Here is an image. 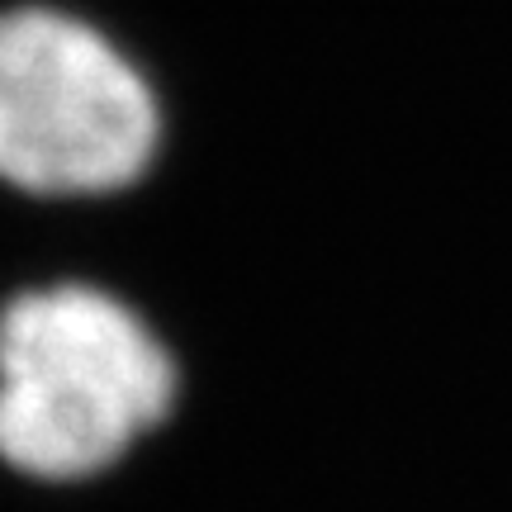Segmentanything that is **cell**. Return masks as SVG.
Segmentation results:
<instances>
[{
    "mask_svg": "<svg viewBox=\"0 0 512 512\" xmlns=\"http://www.w3.org/2000/svg\"><path fill=\"white\" fill-rule=\"evenodd\" d=\"M185 408L162 323L105 280L62 275L0 304V465L48 489L114 475Z\"/></svg>",
    "mask_w": 512,
    "mask_h": 512,
    "instance_id": "obj_1",
    "label": "cell"
},
{
    "mask_svg": "<svg viewBox=\"0 0 512 512\" xmlns=\"http://www.w3.org/2000/svg\"><path fill=\"white\" fill-rule=\"evenodd\" d=\"M166 138L157 76L100 19L48 0L0 10V185L48 204L124 200Z\"/></svg>",
    "mask_w": 512,
    "mask_h": 512,
    "instance_id": "obj_2",
    "label": "cell"
}]
</instances>
